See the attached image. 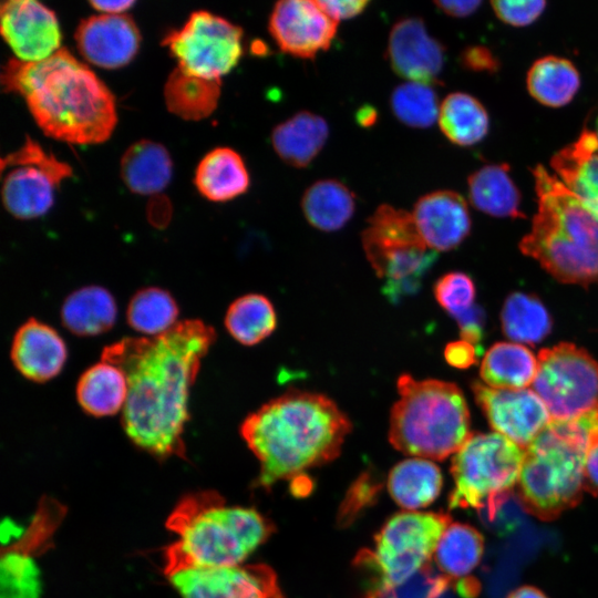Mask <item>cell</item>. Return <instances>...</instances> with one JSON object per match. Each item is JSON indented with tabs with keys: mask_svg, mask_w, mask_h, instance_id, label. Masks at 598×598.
Segmentation results:
<instances>
[{
	"mask_svg": "<svg viewBox=\"0 0 598 598\" xmlns=\"http://www.w3.org/2000/svg\"><path fill=\"white\" fill-rule=\"evenodd\" d=\"M216 337L212 326L193 319L159 336L124 338L103 349L102 360L126 377L122 425L137 447L162 460L185 458L190 386Z\"/></svg>",
	"mask_w": 598,
	"mask_h": 598,
	"instance_id": "6da1fadb",
	"label": "cell"
},
{
	"mask_svg": "<svg viewBox=\"0 0 598 598\" xmlns=\"http://www.w3.org/2000/svg\"><path fill=\"white\" fill-rule=\"evenodd\" d=\"M1 83L6 92L23 97L38 126L56 141L100 144L115 128L114 95L65 48L38 62L10 59L3 66Z\"/></svg>",
	"mask_w": 598,
	"mask_h": 598,
	"instance_id": "7a4b0ae2",
	"label": "cell"
},
{
	"mask_svg": "<svg viewBox=\"0 0 598 598\" xmlns=\"http://www.w3.org/2000/svg\"><path fill=\"white\" fill-rule=\"evenodd\" d=\"M350 431L349 417L331 399L296 390L270 400L240 425L264 487L334 460Z\"/></svg>",
	"mask_w": 598,
	"mask_h": 598,
	"instance_id": "3957f363",
	"label": "cell"
},
{
	"mask_svg": "<svg viewBox=\"0 0 598 598\" xmlns=\"http://www.w3.org/2000/svg\"><path fill=\"white\" fill-rule=\"evenodd\" d=\"M167 528L175 536L164 551V573L241 565L272 533L271 523L254 508L228 505L214 491L179 499Z\"/></svg>",
	"mask_w": 598,
	"mask_h": 598,
	"instance_id": "277c9868",
	"label": "cell"
},
{
	"mask_svg": "<svg viewBox=\"0 0 598 598\" xmlns=\"http://www.w3.org/2000/svg\"><path fill=\"white\" fill-rule=\"evenodd\" d=\"M532 172L538 208L522 252L561 282H598V217L543 165Z\"/></svg>",
	"mask_w": 598,
	"mask_h": 598,
	"instance_id": "5b68a950",
	"label": "cell"
},
{
	"mask_svg": "<svg viewBox=\"0 0 598 598\" xmlns=\"http://www.w3.org/2000/svg\"><path fill=\"white\" fill-rule=\"evenodd\" d=\"M598 443V408L568 420H550L525 448L518 478L525 508L549 520L578 504L585 491L589 450Z\"/></svg>",
	"mask_w": 598,
	"mask_h": 598,
	"instance_id": "8992f818",
	"label": "cell"
},
{
	"mask_svg": "<svg viewBox=\"0 0 598 598\" xmlns=\"http://www.w3.org/2000/svg\"><path fill=\"white\" fill-rule=\"evenodd\" d=\"M400 399L390 414L389 440L394 448L425 460L455 454L472 434L470 412L458 386L440 380L402 374Z\"/></svg>",
	"mask_w": 598,
	"mask_h": 598,
	"instance_id": "52a82bcc",
	"label": "cell"
},
{
	"mask_svg": "<svg viewBox=\"0 0 598 598\" xmlns=\"http://www.w3.org/2000/svg\"><path fill=\"white\" fill-rule=\"evenodd\" d=\"M525 448L504 435L473 433L453 455L448 507L488 511L489 517L518 483Z\"/></svg>",
	"mask_w": 598,
	"mask_h": 598,
	"instance_id": "ba28073f",
	"label": "cell"
},
{
	"mask_svg": "<svg viewBox=\"0 0 598 598\" xmlns=\"http://www.w3.org/2000/svg\"><path fill=\"white\" fill-rule=\"evenodd\" d=\"M363 250L391 300L415 292L436 258L423 241L412 213L380 205L362 231Z\"/></svg>",
	"mask_w": 598,
	"mask_h": 598,
	"instance_id": "9c48e42d",
	"label": "cell"
},
{
	"mask_svg": "<svg viewBox=\"0 0 598 598\" xmlns=\"http://www.w3.org/2000/svg\"><path fill=\"white\" fill-rule=\"evenodd\" d=\"M451 517L442 513L403 511L390 517L357 563L374 576V591H386L409 581L430 565Z\"/></svg>",
	"mask_w": 598,
	"mask_h": 598,
	"instance_id": "30bf717a",
	"label": "cell"
},
{
	"mask_svg": "<svg viewBox=\"0 0 598 598\" xmlns=\"http://www.w3.org/2000/svg\"><path fill=\"white\" fill-rule=\"evenodd\" d=\"M533 390L551 420L579 416L598 408V362L571 343L543 349Z\"/></svg>",
	"mask_w": 598,
	"mask_h": 598,
	"instance_id": "8fae6325",
	"label": "cell"
},
{
	"mask_svg": "<svg viewBox=\"0 0 598 598\" xmlns=\"http://www.w3.org/2000/svg\"><path fill=\"white\" fill-rule=\"evenodd\" d=\"M243 29L205 10L193 12L184 25L171 31L162 44L181 70L207 80H221L243 55Z\"/></svg>",
	"mask_w": 598,
	"mask_h": 598,
	"instance_id": "7c38bea8",
	"label": "cell"
},
{
	"mask_svg": "<svg viewBox=\"0 0 598 598\" xmlns=\"http://www.w3.org/2000/svg\"><path fill=\"white\" fill-rule=\"evenodd\" d=\"M1 172L3 206L19 219L44 215L53 205L55 189L72 175L70 165L29 136L20 148L1 158Z\"/></svg>",
	"mask_w": 598,
	"mask_h": 598,
	"instance_id": "4fadbf2b",
	"label": "cell"
},
{
	"mask_svg": "<svg viewBox=\"0 0 598 598\" xmlns=\"http://www.w3.org/2000/svg\"><path fill=\"white\" fill-rule=\"evenodd\" d=\"M167 578L181 598H286L265 564L182 569Z\"/></svg>",
	"mask_w": 598,
	"mask_h": 598,
	"instance_id": "5bb4252c",
	"label": "cell"
},
{
	"mask_svg": "<svg viewBox=\"0 0 598 598\" xmlns=\"http://www.w3.org/2000/svg\"><path fill=\"white\" fill-rule=\"evenodd\" d=\"M472 390L494 432L526 448L551 417L538 394L530 389H494L473 382Z\"/></svg>",
	"mask_w": 598,
	"mask_h": 598,
	"instance_id": "9a60e30c",
	"label": "cell"
},
{
	"mask_svg": "<svg viewBox=\"0 0 598 598\" xmlns=\"http://www.w3.org/2000/svg\"><path fill=\"white\" fill-rule=\"evenodd\" d=\"M338 22L313 0H282L274 6L268 30L278 48L299 59L326 51L336 37Z\"/></svg>",
	"mask_w": 598,
	"mask_h": 598,
	"instance_id": "2e32d148",
	"label": "cell"
},
{
	"mask_svg": "<svg viewBox=\"0 0 598 598\" xmlns=\"http://www.w3.org/2000/svg\"><path fill=\"white\" fill-rule=\"evenodd\" d=\"M0 22L3 40L20 61H42L62 48L56 16L39 1L2 2Z\"/></svg>",
	"mask_w": 598,
	"mask_h": 598,
	"instance_id": "e0dca14e",
	"label": "cell"
},
{
	"mask_svg": "<svg viewBox=\"0 0 598 598\" xmlns=\"http://www.w3.org/2000/svg\"><path fill=\"white\" fill-rule=\"evenodd\" d=\"M74 38L86 62L110 70L128 64L141 43L135 21L125 13L85 18L79 23Z\"/></svg>",
	"mask_w": 598,
	"mask_h": 598,
	"instance_id": "ac0fdd59",
	"label": "cell"
},
{
	"mask_svg": "<svg viewBox=\"0 0 598 598\" xmlns=\"http://www.w3.org/2000/svg\"><path fill=\"white\" fill-rule=\"evenodd\" d=\"M386 55L399 76L434 84L445 62V48L431 37L421 18L409 17L392 27Z\"/></svg>",
	"mask_w": 598,
	"mask_h": 598,
	"instance_id": "d6986e66",
	"label": "cell"
},
{
	"mask_svg": "<svg viewBox=\"0 0 598 598\" xmlns=\"http://www.w3.org/2000/svg\"><path fill=\"white\" fill-rule=\"evenodd\" d=\"M425 245L434 251L456 248L470 234L471 217L465 199L453 190L422 196L412 212Z\"/></svg>",
	"mask_w": 598,
	"mask_h": 598,
	"instance_id": "ffe728a7",
	"label": "cell"
},
{
	"mask_svg": "<svg viewBox=\"0 0 598 598\" xmlns=\"http://www.w3.org/2000/svg\"><path fill=\"white\" fill-rule=\"evenodd\" d=\"M10 357L24 378L45 382L62 371L68 351L64 340L52 327L31 318L16 331Z\"/></svg>",
	"mask_w": 598,
	"mask_h": 598,
	"instance_id": "44dd1931",
	"label": "cell"
},
{
	"mask_svg": "<svg viewBox=\"0 0 598 598\" xmlns=\"http://www.w3.org/2000/svg\"><path fill=\"white\" fill-rule=\"evenodd\" d=\"M559 181L598 217V137L585 128L550 159Z\"/></svg>",
	"mask_w": 598,
	"mask_h": 598,
	"instance_id": "7402d4cb",
	"label": "cell"
},
{
	"mask_svg": "<svg viewBox=\"0 0 598 598\" xmlns=\"http://www.w3.org/2000/svg\"><path fill=\"white\" fill-rule=\"evenodd\" d=\"M49 538L27 528L8 546L1 557V598H40V570L35 551L43 549Z\"/></svg>",
	"mask_w": 598,
	"mask_h": 598,
	"instance_id": "603a6c76",
	"label": "cell"
},
{
	"mask_svg": "<svg viewBox=\"0 0 598 598\" xmlns=\"http://www.w3.org/2000/svg\"><path fill=\"white\" fill-rule=\"evenodd\" d=\"M328 135L329 127L323 117L301 111L275 126L271 144L285 163L305 167L322 150Z\"/></svg>",
	"mask_w": 598,
	"mask_h": 598,
	"instance_id": "cb8c5ba5",
	"label": "cell"
},
{
	"mask_svg": "<svg viewBox=\"0 0 598 598\" xmlns=\"http://www.w3.org/2000/svg\"><path fill=\"white\" fill-rule=\"evenodd\" d=\"M194 183L204 197L223 203L246 193L250 178L236 151L217 147L208 152L197 165Z\"/></svg>",
	"mask_w": 598,
	"mask_h": 598,
	"instance_id": "d4e9b609",
	"label": "cell"
},
{
	"mask_svg": "<svg viewBox=\"0 0 598 598\" xmlns=\"http://www.w3.org/2000/svg\"><path fill=\"white\" fill-rule=\"evenodd\" d=\"M172 171L168 151L150 140L132 144L121 159V177L126 187L138 195L162 192L171 181Z\"/></svg>",
	"mask_w": 598,
	"mask_h": 598,
	"instance_id": "484cf974",
	"label": "cell"
},
{
	"mask_svg": "<svg viewBox=\"0 0 598 598\" xmlns=\"http://www.w3.org/2000/svg\"><path fill=\"white\" fill-rule=\"evenodd\" d=\"M116 317L115 299L109 290L95 285L71 292L61 309L63 326L80 337H93L109 331Z\"/></svg>",
	"mask_w": 598,
	"mask_h": 598,
	"instance_id": "4316f807",
	"label": "cell"
},
{
	"mask_svg": "<svg viewBox=\"0 0 598 598\" xmlns=\"http://www.w3.org/2000/svg\"><path fill=\"white\" fill-rule=\"evenodd\" d=\"M443 476L430 460L411 457L398 463L388 477L392 499L404 511L417 512L432 504L441 493Z\"/></svg>",
	"mask_w": 598,
	"mask_h": 598,
	"instance_id": "83f0119b",
	"label": "cell"
},
{
	"mask_svg": "<svg viewBox=\"0 0 598 598\" xmlns=\"http://www.w3.org/2000/svg\"><path fill=\"white\" fill-rule=\"evenodd\" d=\"M127 380L116 365L101 361L86 369L76 384V399L92 416H110L123 410L127 398Z\"/></svg>",
	"mask_w": 598,
	"mask_h": 598,
	"instance_id": "f1b7e54d",
	"label": "cell"
},
{
	"mask_svg": "<svg viewBox=\"0 0 598 598\" xmlns=\"http://www.w3.org/2000/svg\"><path fill=\"white\" fill-rule=\"evenodd\" d=\"M538 359L525 346L517 342L493 344L481 363V378L494 389H526L534 383Z\"/></svg>",
	"mask_w": 598,
	"mask_h": 598,
	"instance_id": "f546056e",
	"label": "cell"
},
{
	"mask_svg": "<svg viewBox=\"0 0 598 598\" xmlns=\"http://www.w3.org/2000/svg\"><path fill=\"white\" fill-rule=\"evenodd\" d=\"M468 197L472 205L496 217H524L520 193L509 176L506 164L481 167L468 177Z\"/></svg>",
	"mask_w": 598,
	"mask_h": 598,
	"instance_id": "4dcf8cb0",
	"label": "cell"
},
{
	"mask_svg": "<svg viewBox=\"0 0 598 598\" xmlns=\"http://www.w3.org/2000/svg\"><path fill=\"white\" fill-rule=\"evenodd\" d=\"M221 80H207L176 68L168 75L164 97L168 111L187 121L209 116L217 107Z\"/></svg>",
	"mask_w": 598,
	"mask_h": 598,
	"instance_id": "1f68e13d",
	"label": "cell"
},
{
	"mask_svg": "<svg viewBox=\"0 0 598 598\" xmlns=\"http://www.w3.org/2000/svg\"><path fill=\"white\" fill-rule=\"evenodd\" d=\"M301 208L308 223L322 231L342 228L355 209L353 193L341 182L320 179L303 193Z\"/></svg>",
	"mask_w": 598,
	"mask_h": 598,
	"instance_id": "d6a6232c",
	"label": "cell"
},
{
	"mask_svg": "<svg viewBox=\"0 0 598 598\" xmlns=\"http://www.w3.org/2000/svg\"><path fill=\"white\" fill-rule=\"evenodd\" d=\"M483 551L484 538L476 528L451 523L439 540L433 558L441 574L460 582L477 567Z\"/></svg>",
	"mask_w": 598,
	"mask_h": 598,
	"instance_id": "836d02e7",
	"label": "cell"
},
{
	"mask_svg": "<svg viewBox=\"0 0 598 598\" xmlns=\"http://www.w3.org/2000/svg\"><path fill=\"white\" fill-rule=\"evenodd\" d=\"M580 85L575 65L567 59L546 55L536 60L527 73V89L539 103L559 107L569 103Z\"/></svg>",
	"mask_w": 598,
	"mask_h": 598,
	"instance_id": "e575fe53",
	"label": "cell"
},
{
	"mask_svg": "<svg viewBox=\"0 0 598 598\" xmlns=\"http://www.w3.org/2000/svg\"><path fill=\"white\" fill-rule=\"evenodd\" d=\"M437 122L442 133L460 146H470L483 140L489 126L483 104L463 92L451 93L444 99Z\"/></svg>",
	"mask_w": 598,
	"mask_h": 598,
	"instance_id": "d590c367",
	"label": "cell"
},
{
	"mask_svg": "<svg viewBox=\"0 0 598 598\" xmlns=\"http://www.w3.org/2000/svg\"><path fill=\"white\" fill-rule=\"evenodd\" d=\"M277 326L271 301L259 293L237 298L225 316L228 333L244 346H254L270 336Z\"/></svg>",
	"mask_w": 598,
	"mask_h": 598,
	"instance_id": "8d00e7d4",
	"label": "cell"
},
{
	"mask_svg": "<svg viewBox=\"0 0 598 598\" xmlns=\"http://www.w3.org/2000/svg\"><path fill=\"white\" fill-rule=\"evenodd\" d=\"M501 320L506 337L519 343L536 344L551 329V319L543 302L525 292H513L506 298Z\"/></svg>",
	"mask_w": 598,
	"mask_h": 598,
	"instance_id": "74e56055",
	"label": "cell"
},
{
	"mask_svg": "<svg viewBox=\"0 0 598 598\" xmlns=\"http://www.w3.org/2000/svg\"><path fill=\"white\" fill-rule=\"evenodd\" d=\"M178 307L172 295L158 287L140 289L131 298L126 318L128 324L136 331L156 337L177 322Z\"/></svg>",
	"mask_w": 598,
	"mask_h": 598,
	"instance_id": "f35d334b",
	"label": "cell"
},
{
	"mask_svg": "<svg viewBox=\"0 0 598 598\" xmlns=\"http://www.w3.org/2000/svg\"><path fill=\"white\" fill-rule=\"evenodd\" d=\"M434 84L406 81L391 93L390 105L394 116L403 124L425 128L439 118L440 105Z\"/></svg>",
	"mask_w": 598,
	"mask_h": 598,
	"instance_id": "ab89813d",
	"label": "cell"
},
{
	"mask_svg": "<svg viewBox=\"0 0 598 598\" xmlns=\"http://www.w3.org/2000/svg\"><path fill=\"white\" fill-rule=\"evenodd\" d=\"M434 296L440 306L456 318L474 306L475 286L466 274L453 271L436 281Z\"/></svg>",
	"mask_w": 598,
	"mask_h": 598,
	"instance_id": "60d3db41",
	"label": "cell"
},
{
	"mask_svg": "<svg viewBox=\"0 0 598 598\" xmlns=\"http://www.w3.org/2000/svg\"><path fill=\"white\" fill-rule=\"evenodd\" d=\"M430 567L426 566L402 586L371 592L369 598H441L452 581Z\"/></svg>",
	"mask_w": 598,
	"mask_h": 598,
	"instance_id": "b9f144b4",
	"label": "cell"
},
{
	"mask_svg": "<svg viewBox=\"0 0 598 598\" xmlns=\"http://www.w3.org/2000/svg\"><path fill=\"white\" fill-rule=\"evenodd\" d=\"M495 14L505 23L524 27L534 22L544 11L546 2L543 0L526 1H492Z\"/></svg>",
	"mask_w": 598,
	"mask_h": 598,
	"instance_id": "7bdbcfd3",
	"label": "cell"
},
{
	"mask_svg": "<svg viewBox=\"0 0 598 598\" xmlns=\"http://www.w3.org/2000/svg\"><path fill=\"white\" fill-rule=\"evenodd\" d=\"M461 64L471 71L496 72L499 62L494 53L484 45H470L461 53Z\"/></svg>",
	"mask_w": 598,
	"mask_h": 598,
	"instance_id": "ee69618b",
	"label": "cell"
},
{
	"mask_svg": "<svg viewBox=\"0 0 598 598\" xmlns=\"http://www.w3.org/2000/svg\"><path fill=\"white\" fill-rule=\"evenodd\" d=\"M462 340L477 344L483 336L484 313L481 308L473 306L464 313L457 316Z\"/></svg>",
	"mask_w": 598,
	"mask_h": 598,
	"instance_id": "f6af8a7d",
	"label": "cell"
},
{
	"mask_svg": "<svg viewBox=\"0 0 598 598\" xmlns=\"http://www.w3.org/2000/svg\"><path fill=\"white\" fill-rule=\"evenodd\" d=\"M444 358L450 365L466 369L476 362L477 349L465 340L453 341L445 347Z\"/></svg>",
	"mask_w": 598,
	"mask_h": 598,
	"instance_id": "bcb514c9",
	"label": "cell"
},
{
	"mask_svg": "<svg viewBox=\"0 0 598 598\" xmlns=\"http://www.w3.org/2000/svg\"><path fill=\"white\" fill-rule=\"evenodd\" d=\"M322 9L337 22L359 16L369 4L367 0L318 1Z\"/></svg>",
	"mask_w": 598,
	"mask_h": 598,
	"instance_id": "7dc6e473",
	"label": "cell"
},
{
	"mask_svg": "<svg viewBox=\"0 0 598 598\" xmlns=\"http://www.w3.org/2000/svg\"><path fill=\"white\" fill-rule=\"evenodd\" d=\"M481 3V1L476 0H440L434 2V4L444 13L456 18H464L472 14L477 10Z\"/></svg>",
	"mask_w": 598,
	"mask_h": 598,
	"instance_id": "c3c4849f",
	"label": "cell"
},
{
	"mask_svg": "<svg viewBox=\"0 0 598 598\" xmlns=\"http://www.w3.org/2000/svg\"><path fill=\"white\" fill-rule=\"evenodd\" d=\"M585 489L594 495H598V443H596L588 452L585 474Z\"/></svg>",
	"mask_w": 598,
	"mask_h": 598,
	"instance_id": "681fc988",
	"label": "cell"
},
{
	"mask_svg": "<svg viewBox=\"0 0 598 598\" xmlns=\"http://www.w3.org/2000/svg\"><path fill=\"white\" fill-rule=\"evenodd\" d=\"M135 1L116 0V1H90V4L101 13L105 14H123L126 10L133 7Z\"/></svg>",
	"mask_w": 598,
	"mask_h": 598,
	"instance_id": "f907efd6",
	"label": "cell"
},
{
	"mask_svg": "<svg viewBox=\"0 0 598 598\" xmlns=\"http://www.w3.org/2000/svg\"><path fill=\"white\" fill-rule=\"evenodd\" d=\"M507 598H548L540 589L534 586H522L512 591Z\"/></svg>",
	"mask_w": 598,
	"mask_h": 598,
	"instance_id": "816d5d0a",
	"label": "cell"
},
{
	"mask_svg": "<svg viewBox=\"0 0 598 598\" xmlns=\"http://www.w3.org/2000/svg\"><path fill=\"white\" fill-rule=\"evenodd\" d=\"M377 117V114L373 109L371 107H362L358 112V121L363 126L371 125Z\"/></svg>",
	"mask_w": 598,
	"mask_h": 598,
	"instance_id": "f5cc1de1",
	"label": "cell"
},
{
	"mask_svg": "<svg viewBox=\"0 0 598 598\" xmlns=\"http://www.w3.org/2000/svg\"><path fill=\"white\" fill-rule=\"evenodd\" d=\"M595 133H596V135L598 137V116H597V120H596V132Z\"/></svg>",
	"mask_w": 598,
	"mask_h": 598,
	"instance_id": "db71d44e",
	"label": "cell"
}]
</instances>
